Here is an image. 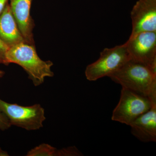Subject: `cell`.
Masks as SVG:
<instances>
[{"instance_id":"obj_1","label":"cell","mask_w":156,"mask_h":156,"mask_svg":"<svg viewBox=\"0 0 156 156\" xmlns=\"http://www.w3.org/2000/svg\"><path fill=\"white\" fill-rule=\"evenodd\" d=\"M122 86L156 102V73L145 65L129 59L108 77Z\"/></svg>"},{"instance_id":"obj_3","label":"cell","mask_w":156,"mask_h":156,"mask_svg":"<svg viewBox=\"0 0 156 156\" xmlns=\"http://www.w3.org/2000/svg\"><path fill=\"white\" fill-rule=\"evenodd\" d=\"M131 58L125 44L113 48H105L99 58L86 68V78L89 81H95L109 77Z\"/></svg>"},{"instance_id":"obj_16","label":"cell","mask_w":156,"mask_h":156,"mask_svg":"<svg viewBox=\"0 0 156 156\" xmlns=\"http://www.w3.org/2000/svg\"><path fill=\"white\" fill-rule=\"evenodd\" d=\"M9 156V154L6 151L3 150L0 147V156Z\"/></svg>"},{"instance_id":"obj_13","label":"cell","mask_w":156,"mask_h":156,"mask_svg":"<svg viewBox=\"0 0 156 156\" xmlns=\"http://www.w3.org/2000/svg\"><path fill=\"white\" fill-rule=\"evenodd\" d=\"M9 47L0 40V64H6V54Z\"/></svg>"},{"instance_id":"obj_15","label":"cell","mask_w":156,"mask_h":156,"mask_svg":"<svg viewBox=\"0 0 156 156\" xmlns=\"http://www.w3.org/2000/svg\"><path fill=\"white\" fill-rule=\"evenodd\" d=\"M9 1V0H0V14L2 13Z\"/></svg>"},{"instance_id":"obj_2","label":"cell","mask_w":156,"mask_h":156,"mask_svg":"<svg viewBox=\"0 0 156 156\" xmlns=\"http://www.w3.org/2000/svg\"><path fill=\"white\" fill-rule=\"evenodd\" d=\"M6 64L14 63L21 66L34 86L43 83L47 77H53L51 68L53 63L44 61L39 56L34 45L22 43L9 48L6 54Z\"/></svg>"},{"instance_id":"obj_8","label":"cell","mask_w":156,"mask_h":156,"mask_svg":"<svg viewBox=\"0 0 156 156\" xmlns=\"http://www.w3.org/2000/svg\"><path fill=\"white\" fill-rule=\"evenodd\" d=\"M12 14L26 43L34 45V23L30 16L32 0H9Z\"/></svg>"},{"instance_id":"obj_9","label":"cell","mask_w":156,"mask_h":156,"mask_svg":"<svg viewBox=\"0 0 156 156\" xmlns=\"http://www.w3.org/2000/svg\"><path fill=\"white\" fill-rule=\"evenodd\" d=\"M131 133L140 141H156V105L134 120L130 126Z\"/></svg>"},{"instance_id":"obj_4","label":"cell","mask_w":156,"mask_h":156,"mask_svg":"<svg viewBox=\"0 0 156 156\" xmlns=\"http://www.w3.org/2000/svg\"><path fill=\"white\" fill-rule=\"evenodd\" d=\"M154 105L147 96L122 88L119 101L112 112V120L130 126Z\"/></svg>"},{"instance_id":"obj_11","label":"cell","mask_w":156,"mask_h":156,"mask_svg":"<svg viewBox=\"0 0 156 156\" xmlns=\"http://www.w3.org/2000/svg\"><path fill=\"white\" fill-rule=\"evenodd\" d=\"M58 150L49 144H42L27 153L28 156H57Z\"/></svg>"},{"instance_id":"obj_5","label":"cell","mask_w":156,"mask_h":156,"mask_svg":"<svg viewBox=\"0 0 156 156\" xmlns=\"http://www.w3.org/2000/svg\"><path fill=\"white\" fill-rule=\"evenodd\" d=\"M0 112L8 118L11 126L27 131L38 130L43 127L46 119L44 109L40 104L23 106L10 104L0 99Z\"/></svg>"},{"instance_id":"obj_12","label":"cell","mask_w":156,"mask_h":156,"mask_svg":"<svg viewBox=\"0 0 156 156\" xmlns=\"http://www.w3.org/2000/svg\"><path fill=\"white\" fill-rule=\"evenodd\" d=\"M81 155H83L82 153L75 147L64 148L61 150H58L57 156Z\"/></svg>"},{"instance_id":"obj_14","label":"cell","mask_w":156,"mask_h":156,"mask_svg":"<svg viewBox=\"0 0 156 156\" xmlns=\"http://www.w3.org/2000/svg\"><path fill=\"white\" fill-rule=\"evenodd\" d=\"M11 125L7 117L0 112V130L5 131L9 129Z\"/></svg>"},{"instance_id":"obj_6","label":"cell","mask_w":156,"mask_h":156,"mask_svg":"<svg viewBox=\"0 0 156 156\" xmlns=\"http://www.w3.org/2000/svg\"><path fill=\"white\" fill-rule=\"evenodd\" d=\"M125 44L131 59L156 73V31L142 32L130 36Z\"/></svg>"},{"instance_id":"obj_10","label":"cell","mask_w":156,"mask_h":156,"mask_svg":"<svg viewBox=\"0 0 156 156\" xmlns=\"http://www.w3.org/2000/svg\"><path fill=\"white\" fill-rule=\"evenodd\" d=\"M0 40L9 48L26 43L8 3L0 14Z\"/></svg>"},{"instance_id":"obj_7","label":"cell","mask_w":156,"mask_h":156,"mask_svg":"<svg viewBox=\"0 0 156 156\" xmlns=\"http://www.w3.org/2000/svg\"><path fill=\"white\" fill-rule=\"evenodd\" d=\"M130 36L142 32L156 31V0H138L131 12Z\"/></svg>"},{"instance_id":"obj_17","label":"cell","mask_w":156,"mask_h":156,"mask_svg":"<svg viewBox=\"0 0 156 156\" xmlns=\"http://www.w3.org/2000/svg\"><path fill=\"white\" fill-rule=\"evenodd\" d=\"M4 75H5V72L3 71L0 70V79Z\"/></svg>"}]
</instances>
